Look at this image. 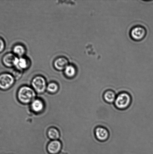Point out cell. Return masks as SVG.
Listing matches in <instances>:
<instances>
[{
	"label": "cell",
	"mask_w": 153,
	"mask_h": 154,
	"mask_svg": "<svg viewBox=\"0 0 153 154\" xmlns=\"http://www.w3.org/2000/svg\"><path fill=\"white\" fill-rule=\"evenodd\" d=\"M36 94L34 91L31 88L24 86L19 89L18 93V98L20 102L28 103L34 99Z\"/></svg>",
	"instance_id": "6da1fadb"
},
{
	"label": "cell",
	"mask_w": 153,
	"mask_h": 154,
	"mask_svg": "<svg viewBox=\"0 0 153 154\" xmlns=\"http://www.w3.org/2000/svg\"><path fill=\"white\" fill-rule=\"evenodd\" d=\"M131 102L130 95L126 92H122L116 96L114 103L115 107L118 109L123 110L128 108Z\"/></svg>",
	"instance_id": "7a4b0ae2"
},
{
	"label": "cell",
	"mask_w": 153,
	"mask_h": 154,
	"mask_svg": "<svg viewBox=\"0 0 153 154\" xmlns=\"http://www.w3.org/2000/svg\"><path fill=\"white\" fill-rule=\"evenodd\" d=\"M147 34L146 29L143 26L136 25L130 29V36L132 40L135 42H140L143 40Z\"/></svg>",
	"instance_id": "3957f363"
},
{
	"label": "cell",
	"mask_w": 153,
	"mask_h": 154,
	"mask_svg": "<svg viewBox=\"0 0 153 154\" xmlns=\"http://www.w3.org/2000/svg\"><path fill=\"white\" fill-rule=\"evenodd\" d=\"M14 82V78L11 74L7 73L0 74V89L6 90L10 88Z\"/></svg>",
	"instance_id": "277c9868"
},
{
	"label": "cell",
	"mask_w": 153,
	"mask_h": 154,
	"mask_svg": "<svg viewBox=\"0 0 153 154\" xmlns=\"http://www.w3.org/2000/svg\"><path fill=\"white\" fill-rule=\"evenodd\" d=\"M32 86L34 90L37 93H42L45 91L46 88V80L41 76H36L32 81Z\"/></svg>",
	"instance_id": "5b68a950"
},
{
	"label": "cell",
	"mask_w": 153,
	"mask_h": 154,
	"mask_svg": "<svg viewBox=\"0 0 153 154\" xmlns=\"http://www.w3.org/2000/svg\"><path fill=\"white\" fill-rule=\"evenodd\" d=\"M18 58L15 54L12 53H8L3 57L2 63L5 67H12L15 66Z\"/></svg>",
	"instance_id": "8992f818"
},
{
	"label": "cell",
	"mask_w": 153,
	"mask_h": 154,
	"mask_svg": "<svg viewBox=\"0 0 153 154\" xmlns=\"http://www.w3.org/2000/svg\"><path fill=\"white\" fill-rule=\"evenodd\" d=\"M96 138L100 141H105L109 137V132L107 130L103 127H98L95 131Z\"/></svg>",
	"instance_id": "52a82bcc"
},
{
	"label": "cell",
	"mask_w": 153,
	"mask_h": 154,
	"mask_svg": "<svg viewBox=\"0 0 153 154\" xmlns=\"http://www.w3.org/2000/svg\"><path fill=\"white\" fill-rule=\"evenodd\" d=\"M61 147V143L57 140L51 142L48 146V152L51 154H56L59 153Z\"/></svg>",
	"instance_id": "ba28073f"
},
{
	"label": "cell",
	"mask_w": 153,
	"mask_h": 154,
	"mask_svg": "<svg viewBox=\"0 0 153 154\" xmlns=\"http://www.w3.org/2000/svg\"><path fill=\"white\" fill-rule=\"evenodd\" d=\"M54 64L57 70H65L66 67L69 65V62L66 58L60 57L55 60Z\"/></svg>",
	"instance_id": "9c48e42d"
},
{
	"label": "cell",
	"mask_w": 153,
	"mask_h": 154,
	"mask_svg": "<svg viewBox=\"0 0 153 154\" xmlns=\"http://www.w3.org/2000/svg\"><path fill=\"white\" fill-rule=\"evenodd\" d=\"M30 63L29 60L24 57L18 58L15 67L16 69L22 71L25 70L29 67Z\"/></svg>",
	"instance_id": "30bf717a"
},
{
	"label": "cell",
	"mask_w": 153,
	"mask_h": 154,
	"mask_svg": "<svg viewBox=\"0 0 153 154\" xmlns=\"http://www.w3.org/2000/svg\"><path fill=\"white\" fill-rule=\"evenodd\" d=\"M31 108L34 112H40L44 108V104L40 100L35 99L31 103Z\"/></svg>",
	"instance_id": "8fae6325"
},
{
	"label": "cell",
	"mask_w": 153,
	"mask_h": 154,
	"mask_svg": "<svg viewBox=\"0 0 153 154\" xmlns=\"http://www.w3.org/2000/svg\"><path fill=\"white\" fill-rule=\"evenodd\" d=\"M116 97V94L113 91H106L103 95V98L106 102L109 103L115 102Z\"/></svg>",
	"instance_id": "7c38bea8"
},
{
	"label": "cell",
	"mask_w": 153,
	"mask_h": 154,
	"mask_svg": "<svg viewBox=\"0 0 153 154\" xmlns=\"http://www.w3.org/2000/svg\"><path fill=\"white\" fill-rule=\"evenodd\" d=\"M77 73V70L74 66L69 65L64 70V73L66 76L69 78H72Z\"/></svg>",
	"instance_id": "4fadbf2b"
},
{
	"label": "cell",
	"mask_w": 153,
	"mask_h": 154,
	"mask_svg": "<svg viewBox=\"0 0 153 154\" xmlns=\"http://www.w3.org/2000/svg\"><path fill=\"white\" fill-rule=\"evenodd\" d=\"M13 54L19 57H22L25 53V49L22 45H16L13 48Z\"/></svg>",
	"instance_id": "5bb4252c"
},
{
	"label": "cell",
	"mask_w": 153,
	"mask_h": 154,
	"mask_svg": "<svg viewBox=\"0 0 153 154\" xmlns=\"http://www.w3.org/2000/svg\"><path fill=\"white\" fill-rule=\"evenodd\" d=\"M48 136L52 140H56L60 137V134L57 129L54 128L49 129L48 132Z\"/></svg>",
	"instance_id": "9a60e30c"
},
{
	"label": "cell",
	"mask_w": 153,
	"mask_h": 154,
	"mask_svg": "<svg viewBox=\"0 0 153 154\" xmlns=\"http://www.w3.org/2000/svg\"><path fill=\"white\" fill-rule=\"evenodd\" d=\"M58 89L57 85L55 83H51L48 85L47 90L48 91L52 93L56 92Z\"/></svg>",
	"instance_id": "2e32d148"
},
{
	"label": "cell",
	"mask_w": 153,
	"mask_h": 154,
	"mask_svg": "<svg viewBox=\"0 0 153 154\" xmlns=\"http://www.w3.org/2000/svg\"><path fill=\"white\" fill-rule=\"evenodd\" d=\"M22 71L19 70V69H16L13 70L12 72V75L14 77V79H18L20 78L22 75Z\"/></svg>",
	"instance_id": "e0dca14e"
},
{
	"label": "cell",
	"mask_w": 153,
	"mask_h": 154,
	"mask_svg": "<svg viewBox=\"0 0 153 154\" xmlns=\"http://www.w3.org/2000/svg\"><path fill=\"white\" fill-rule=\"evenodd\" d=\"M5 47V44L2 38L0 37V53L4 51Z\"/></svg>",
	"instance_id": "ac0fdd59"
}]
</instances>
